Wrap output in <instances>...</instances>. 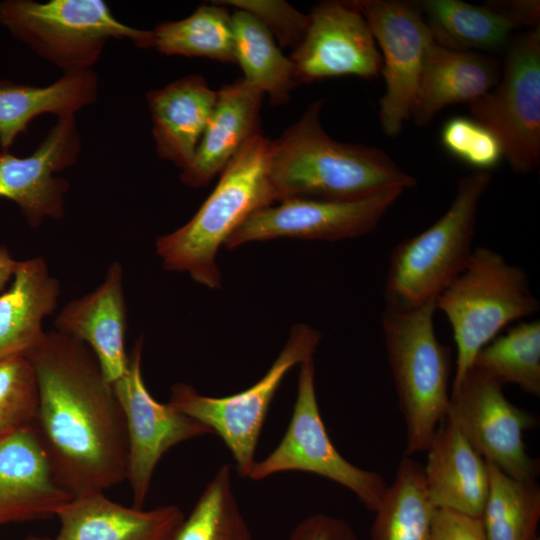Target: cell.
<instances>
[{
    "label": "cell",
    "mask_w": 540,
    "mask_h": 540,
    "mask_svg": "<svg viewBox=\"0 0 540 540\" xmlns=\"http://www.w3.org/2000/svg\"><path fill=\"white\" fill-rule=\"evenodd\" d=\"M437 510L427 490L423 465L405 456L374 511L371 539L431 540Z\"/></svg>",
    "instance_id": "27"
},
{
    "label": "cell",
    "mask_w": 540,
    "mask_h": 540,
    "mask_svg": "<svg viewBox=\"0 0 540 540\" xmlns=\"http://www.w3.org/2000/svg\"><path fill=\"white\" fill-rule=\"evenodd\" d=\"M426 451L424 476L435 507L481 518L489 490L487 462L451 417L441 421Z\"/></svg>",
    "instance_id": "19"
},
{
    "label": "cell",
    "mask_w": 540,
    "mask_h": 540,
    "mask_svg": "<svg viewBox=\"0 0 540 540\" xmlns=\"http://www.w3.org/2000/svg\"><path fill=\"white\" fill-rule=\"evenodd\" d=\"M472 119L499 139L504 158L518 174L540 163V26L512 36L502 77L469 104Z\"/></svg>",
    "instance_id": "9"
},
{
    "label": "cell",
    "mask_w": 540,
    "mask_h": 540,
    "mask_svg": "<svg viewBox=\"0 0 540 540\" xmlns=\"http://www.w3.org/2000/svg\"><path fill=\"white\" fill-rule=\"evenodd\" d=\"M500 79L498 63L477 52L455 50L435 42L427 49L411 118L426 126L444 107L471 104Z\"/></svg>",
    "instance_id": "23"
},
{
    "label": "cell",
    "mask_w": 540,
    "mask_h": 540,
    "mask_svg": "<svg viewBox=\"0 0 540 540\" xmlns=\"http://www.w3.org/2000/svg\"><path fill=\"white\" fill-rule=\"evenodd\" d=\"M487 466L489 490L481 517L486 540H538L540 487L537 481H520L490 462Z\"/></svg>",
    "instance_id": "30"
},
{
    "label": "cell",
    "mask_w": 540,
    "mask_h": 540,
    "mask_svg": "<svg viewBox=\"0 0 540 540\" xmlns=\"http://www.w3.org/2000/svg\"><path fill=\"white\" fill-rule=\"evenodd\" d=\"M320 340L321 333L317 329L296 324L271 367L251 387L230 396L210 397L179 382L171 387L168 403L217 434L231 452L237 472L248 478L256 461L257 443L270 404L279 386L295 365L313 357Z\"/></svg>",
    "instance_id": "8"
},
{
    "label": "cell",
    "mask_w": 540,
    "mask_h": 540,
    "mask_svg": "<svg viewBox=\"0 0 540 540\" xmlns=\"http://www.w3.org/2000/svg\"><path fill=\"white\" fill-rule=\"evenodd\" d=\"M264 93L239 78L217 90V101L191 162L180 180L191 188L207 185L260 129Z\"/></svg>",
    "instance_id": "20"
},
{
    "label": "cell",
    "mask_w": 540,
    "mask_h": 540,
    "mask_svg": "<svg viewBox=\"0 0 540 540\" xmlns=\"http://www.w3.org/2000/svg\"><path fill=\"white\" fill-rule=\"evenodd\" d=\"M167 540H252L234 493L229 465L218 469L190 514L184 516Z\"/></svg>",
    "instance_id": "32"
},
{
    "label": "cell",
    "mask_w": 540,
    "mask_h": 540,
    "mask_svg": "<svg viewBox=\"0 0 540 540\" xmlns=\"http://www.w3.org/2000/svg\"><path fill=\"white\" fill-rule=\"evenodd\" d=\"M503 385L471 367L450 391L447 415L471 446L508 476L536 481L539 461L526 451L523 434L536 417L511 403Z\"/></svg>",
    "instance_id": "11"
},
{
    "label": "cell",
    "mask_w": 540,
    "mask_h": 540,
    "mask_svg": "<svg viewBox=\"0 0 540 540\" xmlns=\"http://www.w3.org/2000/svg\"><path fill=\"white\" fill-rule=\"evenodd\" d=\"M405 190L390 188L356 201L287 199L257 209L229 236L225 247L278 238L338 241L373 231Z\"/></svg>",
    "instance_id": "14"
},
{
    "label": "cell",
    "mask_w": 540,
    "mask_h": 540,
    "mask_svg": "<svg viewBox=\"0 0 540 540\" xmlns=\"http://www.w3.org/2000/svg\"><path fill=\"white\" fill-rule=\"evenodd\" d=\"M440 141L450 155L477 171L488 172L504 158L496 135L472 118L448 119L441 128Z\"/></svg>",
    "instance_id": "34"
},
{
    "label": "cell",
    "mask_w": 540,
    "mask_h": 540,
    "mask_svg": "<svg viewBox=\"0 0 540 540\" xmlns=\"http://www.w3.org/2000/svg\"><path fill=\"white\" fill-rule=\"evenodd\" d=\"M59 296L60 283L42 257L18 261L11 287L0 296V359L25 356L41 342L42 321Z\"/></svg>",
    "instance_id": "24"
},
{
    "label": "cell",
    "mask_w": 540,
    "mask_h": 540,
    "mask_svg": "<svg viewBox=\"0 0 540 540\" xmlns=\"http://www.w3.org/2000/svg\"><path fill=\"white\" fill-rule=\"evenodd\" d=\"M456 345L452 386L472 367L477 353L504 328L539 310L526 272L488 247H477L463 272L437 297Z\"/></svg>",
    "instance_id": "6"
},
{
    "label": "cell",
    "mask_w": 540,
    "mask_h": 540,
    "mask_svg": "<svg viewBox=\"0 0 540 540\" xmlns=\"http://www.w3.org/2000/svg\"><path fill=\"white\" fill-rule=\"evenodd\" d=\"M98 94V77L90 70L63 73L55 82L39 87L0 80V147L8 152L17 136L43 114L57 118L76 116Z\"/></svg>",
    "instance_id": "25"
},
{
    "label": "cell",
    "mask_w": 540,
    "mask_h": 540,
    "mask_svg": "<svg viewBox=\"0 0 540 540\" xmlns=\"http://www.w3.org/2000/svg\"><path fill=\"white\" fill-rule=\"evenodd\" d=\"M56 331L86 344L109 383L127 370V328L123 268L114 261L94 291L67 303L55 319Z\"/></svg>",
    "instance_id": "18"
},
{
    "label": "cell",
    "mask_w": 540,
    "mask_h": 540,
    "mask_svg": "<svg viewBox=\"0 0 540 540\" xmlns=\"http://www.w3.org/2000/svg\"><path fill=\"white\" fill-rule=\"evenodd\" d=\"M382 57L385 92L379 121L389 137L411 118L426 52L434 41L417 5L400 0H357Z\"/></svg>",
    "instance_id": "13"
},
{
    "label": "cell",
    "mask_w": 540,
    "mask_h": 540,
    "mask_svg": "<svg viewBox=\"0 0 540 540\" xmlns=\"http://www.w3.org/2000/svg\"><path fill=\"white\" fill-rule=\"evenodd\" d=\"M143 339L128 353L124 375L112 383L123 412L127 436L126 480L133 507L143 509L154 471L162 456L174 446L197 437L213 434L209 427L162 404L145 386L142 370Z\"/></svg>",
    "instance_id": "12"
},
{
    "label": "cell",
    "mask_w": 540,
    "mask_h": 540,
    "mask_svg": "<svg viewBox=\"0 0 540 540\" xmlns=\"http://www.w3.org/2000/svg\"><path fill=\"white\" fill-rule=\"evenodd\" d=\"M539 540V539H538Z\"/></svg>",
    "instance_id": "40"
},
{
    "label": "cell",
    "mask_w": 540,
    "mask_h": 540,
    "mask_svg": "<svg viewBox=\"0 0 540 540\" xmlns=\"http://www.w3.org/2000/svg\"><path fill=\"white\" fill-rule=\"evenodd\" d=\"M18 261L15 260L5 246H0V291L13 277Z\"/></svg>",
    "instance_id": "38"
},
{
    "label": "cell",
    "mask_w": 540,
    "mask_h": 540,
    "mask_svg": "<svg viewBox=\"0 0 540 540\" xmlns=\"http://www.w3.org/2000/svg\"><path fill=\"white\" fill-rule=\"evenodd\" d=\"M472 367L503 386L514 384L523 392L540 395V322L532 320L507 327L475 356Z\"/></svg>",
    "instance_id": "31"
},
{
    "label": "cell",
    "mask_w": 540,
    "mask_h": 540,
    "mask_svg": "<svg viewBox=\"0 0 540 540\" xmlns=\"http://www.w3.org/2000/svg\"><path fill=\"white\" fill-rule=\"evenodd\" d=\"M438 44L462 51H505L512 33L521 28L506 0L477 6L461 0L416 2Z\"/></svg>",
    "instance_id": "26"
},
{
    "label": "cell",
    "mask_w": 540,
    "mask_h": 540,
    "mask_svg": "<svg viewBox=\"0 0 540 540\" xmlns=\"http://www.w3.org/2000/svg\"><path fill=\"white\" fill-rule=\"evenodd\" d=\"M289 471L313 473L336 482L372 512L387 488L379 473L355 466L332 443L317 402L313 357L300 364L296 401L286 432L271 453L255 461L248 478L263 480Z\"/></svg>",
    "instance_id": "10"
},
{
    "label": "cell",
    "mask_w": 540,
    "mask_h": 540,
    "mask_svg": "<svg viewBox=\"0 0 540 540\" xmlns=\"http://www.w3.org/2000/svg\"><path fill=\"white\" fill-rule=\"evenodd\" d=\"M80 150L76 117L57 118L29 156L0 153V198L13 201L32 228L46 218L59 220L69 183L55 173L74 165Z\"/></svg>",
    "instance_id": "16"
},
{
    "label": "cell",
    "mask_w": 540,
    "mask_h": 540,
    "mask_svg": "<svg viewBox=\"0 0 540 540\" xmlns=\"http://www.w3.org/2000/svg\"><path fill=\"white\" fill-rule=\"evenodd\" d=\"M308 18L305 36L289 56L297 85L381 74V53L357 0L320 2Z\"/></svg>",
    "instance_id": "15"
},
{
    "label": "cell",
    "mask_w": 540,
    "mask_h": 540,
    "mask_svg": "<svg viewBox=\"0 0 540 540\" xmlns=\"http://www.w3.org/2000/svg\"><path fill=\"white\" fill-rule=\"evenodd\" d=\"M56 517L60 528L54 540H167L184 514L175 505L145 511L91 493L74 497Z\"/></svg>",
    "instance_id": "22"
},
{
    "label": "cell",
    "mask_w": 540,
    "mask_h": 540,
    "mask_svg": "<svg viewBox=\"0 0 540 540\" xmlns=\"http://www.w3.org/2000/svg\"><path fill=\"white\" fill-rule=\"evenodd\" d=\"M235 60L244 80L267 94L272 105H283L297 85L293 65L271 33L253 16L235 9L232 13Z\"/></svg>",
    "instance_id": "28"
},
{
    "label": "cell",
    "mask_w": 540,
    "mask_h": 540,
    "mask_svg": "<svg viewBox=\"0 0 540 540\" xmlns=\"http://www.w3.org/2000/svg\"><path fill=\"white\" fill-rule=\"evenodd\" d=\"M322 105L323 100L312 102L297 122L269 141L266 169L275 203L293 198L356 201L417 184L382 150L330 137L321 125Z\"/></svg>",
    "instance_id": "2"
},
{
    "label": "cell",
    "mask_w": 540,
    "mask_h": 540,
    "mask_svg": "<svg viewBox=\"0 0 540 540\" xmlns=\"http://www.w3.org/2000/svg\"><path fill=\"white\" fill-rule=\"evenodd\" d=\"M217 101L200 75H187L146 94L158 156L184 169L193 159Z\"/></svg>",
    "instance_id": "21"
},
{
    "label": "cell",
    "mask_w": 540,
    "mask_h": 540,
    "mask_svg": "<svg viewBox=\"0 0 540 540\" xmlns=\"http://www.w3.org/2000/svg\"><path fill=\"white\" fill-rule=\"evenodd\" d=\"M73 498L34 424L0 439V526L56 517Z\"/></svg>",
    "instance_id": "17"
},
{
    "label": "cell",
    "mask_w": 540,
    "mask_h": 540,
    "mask_svg": "<svg viewBox=\"0 0 540 540\" xmlns=\"http://www.w3.org/2000/svg\"><path fill=\"white\" fill-rule=\"evenodd\" d=\"M269 141L262 132L247 140L195 215L156 239V253L165 270L186 272L209 289L221 287L219 247L250 214L275 203L266 169Z\"/></svg>",
    "instance_id": "3"
},
{
    "label": "cell",
    "mask_w": 540,
    "mask_h": 540,
    "mask_svg": "<svg viewBox=\"0 0 540 540\" xmlns=\"http://www.w3.org/2000/svg\"><path fill=\"white\" fill-rule=\"evenodd\" d=\"M435 311V301L407 310L385 307L381 318L407 455L428 449L450 405L451 349L437 338Z\"/></svg>",
    "instance_id": "4"
},
{
    "label": "cell",
    "mask_w": 540,
    "mask_h": 540,
    "mask_svg": "<svg viewBox=\"0 0 540 540\" xmlns=\"http://www.w3.org/2000/svg\"><path fill=\"white\" fill-rule=\"evenodd\" d=\"M288 540H359L351 525L342 518L324 513L309 515L291 530Z\"/></svg>",
    "instance_id": "36"
},
{
    "label": "cell",
    "mask_w": 540,
    "mask_h": 540,
    "mask_svg": "<svg viewBox=\"0 0 540 540\" xmlns=\"http://www.w3.org/2000/svg\"><path fill=\"white\" fill-rule=\"evenodd\" d=\"M24 540H51V539L47 537H43V536L29 535Z\"/></svg>",
    "instance_id": "39"
},
{
    "label": "cell",
    "mask_w": 540,
    "mask_h": 540,
    "mask_svg": "<svg viewBox=\"0 0 540 540\" xmlns=\"http://www.w3.org/2000/svg\"><path fill=\"white\" fill-rule=\"evenodd\" d=\"M431 540H486V538L481 518L438 509Z\"/></svg>",
    "instance_id": "37"
},
{
    "label": "cell",
    "mask_w": 540,
    "mask_h": 540,
    "mask_svg": "<svg viewBox=\"0 0 540 540\" xmlns=\"http://www.w3.org/2000/svg\"><path fill=\"white\" fill-rule=\"evenodd\" d=\"M490 182L486 171L461 178L448 210L394 247L384 285L386 307L407 310L434 302L463 272L475 249L477 210Z\"/></svg>",
    "instance_id": "5"
},
{
    "label": "cell",
    "mask_w": 540,
    "mask_h": 540,
    "mask_svg": "<svg viewBox=\"0 0 540 540\" xmlns=\"http://www.w3.org/2000/svg\"><path fill=\"white\" fill-rule=\"evenodd\" d=\"M152 33L153 47L161 54L236 63L232 13L213 1L186 18L158 23Z\"/></svg>",
    "instance_id": "29"
},
{
    "label": "cell",
    "mask_w": 540,
    "mask_h": 540,
    "mask_svg": "<svg viewBox=\"0 0 540 540\" xmlns=\"http://www.w3.org/2000/svg\"><path fill=\"white\" fill-rule=\"evenodd\" d=\"M223 6H231L253 16L273 37L281 47L293 50L303 40L309 18L282 0H218L213 1Z\"/></svg>",
    "instance_id": "35"
},
{
    "label": "cell",
    "mask_w": 540,
    "mask_h": 540,
    "mask_svg": "<svg viewBox=\"0 0 540 540\" xmlns=\"http://www.w3.org/2000/svg\"><path fill=\"white\" fill-rule=\"evenodd\" d=\"M25 356L38 388L34 426L62 482L76 497L125 481L123 412L91 349L55 330Z\"/></svg>",
    "instance_id": "1"
},
{
    "label": "cell",
    "mask_w": 540,
    "mask_h": 540,
    "mask_svg": "<svg viewBox=\"0 0 540 540\" xmlns=\"http://www.w3.org/2000/svg\"><path fill=\"white\" fill-rule=\"evenodd\" d=\"M0 24L63 73L92 69L110 39L153 47L152 30L119 21L103 0H5Z\"/></svg>",
    "instance_id": "7"
},
{
    "label": "cell",
    "mask_w": 540,
    "mask_h": 540,
    "mask_svg": "<svg viewBox=\"0 0 540 540\" xmlns=\"http://www.w3.org/2000/svg\"><path fill=\"white\" fill-rule=\"evenodd\" d=\"M38 388L33 366L24 355L0 359V439L33 425Z\"/></svg>",
    "instance_id": "33"
}]
</instances>
